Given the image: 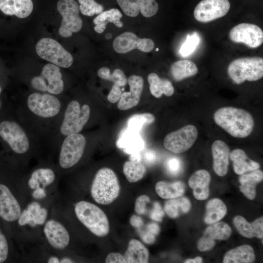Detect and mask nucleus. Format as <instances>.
<instances>
[{"label":"nucleus","mask_w":263,"mask_h":263,"mask_svg":"<svg viewBox=\"0 0 263 263\" xmlns=\"http://www.w3.org/2000/svg\"><path fill=\"white\" fill-rule=\"evenodd\" d=\"M61 174L57 168L41 164L23 175L22 184L27 200L55 204L60 197L58 184Z\"/></svg>","instance_id":"f257e3e1"},{"label":"nucleus","mask_w":263,"mask_h":263,"mask_svg":"<svg viewBox=\"0 0 263 263\" xmlns=\"http://www.w3.org/2000/svg\"><path fill=\"white\" fill-rule=\"evenodd\" d=\"M54 204L27 201L17 221L13 236L20 245L41 239L43 225Z\"/></svg>","instance_id":"f03ea898"},{"label":"nucleus","mask_w":263,"mask_h":263,"mask_svg":"<svg viewBox=\"0 0 263 263\" xmlns=\"http://www.w3.org/2000/svg\"><path fill=\"white\" fill-rule=\"evenodd\" d=\"M21 175L12 185L0 182V219L9 225L13 236L17 221L27 202Z\"/></svg>","instance_id":"7ed1b4c3"},{"label":"nucleus","mask_w":263,"mask_h":263,"mask_svg":"<svg viewBox=\"0 0 263 263\" xmlns=\"http://www.w3.org/2000/svg\"><path fill=\"white\" fill-rule=\"evenodd\" d=\"M56 202L43 225L41 239L50 249L57 252L67 253L70 246L71 235L66 224V218Z\"/></svg>","instance_id":"20e7f679"},{"label":"nucleus","mask_w":263,"mask_h":263,"mask_svg":"<svg viewBox=\"0 0 263 263\" xmlns=\"http://www.w3.org/2000/svg\"><path fill=\"white\" fill-rule=\"evenodd\" d=\"M216 124L231 136L244 138L249 135L254 127L252 115L247 111L233 107H225L214 114Z\"/></svg>","instance_id":"39448f33"},{"label":"nucleus","mask_w":263,"mask_h":263,"mask_svg":"<svg viewBox=\"0 0 263 263\" xmlns=\"http://www.w3.org/2000/svg\"><path fill=\"white\" fill-rule=\"evenodd\" d=\"M72 211L77 221L92 234L103 237L109 234L108 219L104 212L94 204L80 200L74 204Z\"/></svg>","instance_id":"423d86ee"},{"label":"nucleus","mask_w":263,"mask_h":263,"mask_svg":"<svg viewBox=\"0 0 263 263\" xmlns=\"http://www.w3.org/2000/svg\"><path fill=\"white\" fill-rule=\"evenodd\" d=\"M120 186L115 172L108 168H102L95 173L90 192L92 199L97 204L107 205L113 203L119 196Z\"/></svg>","instance_id":"0eeeda50"},{"label":"nucleus","mask_w":263,"mask_h":263,"mask_svg":"<svg viewBox=\"0 0 263 263\" xmlns=\"http://www.w3.org/2000/svg\"><path fill=\"white\" fill-rule=\"evenodd\" d=\"M86 144L85 136L80 133L66 136L60 147L56 166L60 174L80 162L83 156Z\"/></svg>","instance_id":"6e6552de"},{"label":"nucleus","mask_w":263,"mask_h":263,"mask_svg":"<svg viewBox=\"0 0 263 263\" xmlns=\"http://www.w3.org/2000/svg\"><path fill=\"white\" fill-rule=\"evenodd\" d=\"M227 73L236 84H240L246 80L257 81L263 76V59L258 56L235 59L229 64Z\"/></svg>","instance_id":"1a4fd4ad"},{"label":"nucleus","mask_w":263,"mask_h":263,"mask_svg":"<svg viewBox=\"0 0 263 263\" xmlns=\"http://www.w3.org/2000/svg\"><path fill=\"white\" fill-rule=\"evenodd\" d=\"M0 136L16 154L21 157V160L28 156L30 149L29 139L18 123L7 120L0 122Z\"/></svg>","instance_id":"9d476101"},{"label":"nucleus","mask_w":263,"mask_h":263,"mask_svg":"<svg viewBox=\"0 0 263 263\" xmlns=\"http://www.w3.org/2000/svg\"><path fill=\"white\" fill-rule=\"evenodd\" d=\"M90 113L88 105L83 104L81 106L77 101H70L65 111L60 127V133L64 136L80 133L88 122Z\"/></svg>","instance_id":"9b49d317"},{"label":"nucleus","mask_w":263,"mask_h":263,"mask_svg":"<svg viewBox=\"0 0 263 263\" xmlns=\"http://www.w3.org/2000/svg\"><path fill=\"white\" fill-rule=\"evenodd\" d=\"M36 50L41 58L62 68L70 67L73 62L71 54L56 40L42 38L36 44Z\"/></svg>","instance_id":"f8f14e48"},{"label":"nucleus","mask_w":263,"mask_h":263,"mask_svg":"<svg viewBox=\"0 0 263 263\" xmlns=\"http://www.w3.org/2000/svg\"><path fill=\"white\" fill-rule=\"evenodd\" d=\"M32 87L37 91L58 94L64 89V82L59 67L49 63L42 68L38 76L34 77L31 81Z\"/></svg>","instance_id":"ddd939ff"},{"label":"nucleus","mask_w":263,"mask_h":263,"mask_svg":"<svg viewBox=\"0 0 263 263\" xmlns=\"http://www.w3.org/2000/svg\"><path fill=\"white\" fill-rule=\"evenodd\" d=\"M57 9L62 17L59 34L62 37H71L73 33L79 32L82 26L79 16V5L75 0H59Z\"/></svg>","instance_id":"4468645a"},{"label":"nucleus","mask_w":263,"mask_h":263,"mask_svg":"<svg viewBox=\"0 0 263 263\" xmlns=\"http://www.w3.org/2000/svg\"><path fill=\"white\" fill-rule=\"evenodd\" d=\"M27 106L34 115L42 118L56 116L61 108L60 100L49 93H34L27 99Z\"/></svg>","instance_id":"2eb2a0df"},{"label":"nucleus","mask_w":263,"mask_h":263,"mask_svg":"<svg viewBox=\"0 0 263 263\" xmlns=\"http://www.w3.org/2000/svg\"><path fill=\"white\" fill-rule=\"evenodd\" d=\"M196 128L192 125H186L167 134L163 144L168 150L175 153H180L190 149L198 137Z\"/></svg>","instance_id":"dca6fc26"},{"label":"nucleus","mask_w":263,"mask_h":263,"mask_svg":"<svg viewBox=\"0 0 263 263\" xmlns=\"http://www.w3.org/2000/svg\"><path fill=\"white\" fill-rule=\"evenodd\" d=\"M229 0H201L195 6L193 15L202 23H207L225 16L229 11Z\"/></svg>","instance_id":"f3484780"},{"label":"nucleus","mask_w":263,"mask_h":263,"mask_svg":"<svg viewBox=\"0 0 263 263\" xmlns=\"http://www.w3.org/2000/svg\"><path fill=\"white\" fill-rule=\"evenodd\" d=\"M229 38L234 43H242L250 48H256L263 42V31L257 25L242 23L231 29Z\"/></svg>","instance_id":"a211bd4d"},{"label":"nucleus","mask_w":263,"mask_h":263,"mask_svg":"<svg viewBox=\"0 0 263 263\" xmlns=\"http://www.w3.org/2000/svg\"><path fill=\"white\" fill-rule=\"evenodd\" d=\"M130 92H123L118 101L117 108L120 110H127L139 103L144 87V80L139 75H132L127 80Z\"/></svg>","instance_id":"6ab92c4d"},{"label":"nucleus","mask_w":263,"mask_h":263,"mask_svg":"<svg viewBox=\"0 0 263 263\" xmlns=\"http://www.w3.org/2000/svg\"><path fill=\"white\" fill-rule=\"evenodd\" d=\"M146 46V38H140L130 32L123 33L113 42L114 50L120 54L127 53L135 49L144 52Z\"/></svg>","instance_id":"aec40b11"},{"label":"nucleus","mask_w":263,"mask_h":263,"mask_svg":"<svg viewBox=\"0 0 263 263\" xmlns=\"http://www.w3.org/2000/svg\"><path fill=\"white\" fill-rule=\"evenodd\" d=\"M213 158V169L220 176L225 175L228 171V159L230 154L229 147L224 141H215L211 146Z\"/></svg>","instance_id":"412c9836"},{"label":"nucleus","mask_w":263,"mask_h":263,"mask_svg":"<svg viewBox=\"0 0 263 263\" xmlns=\"http://www.w3.org/2000/svg\"><path fill=\"white\" fill-rule=\"evenodd\" d=\"M210 182V174L206 170H197L191 176L188 185L193 189V194L196 199L204 200L208 198Z\"/></svg>","instance_id":"4be33fe9"},{"label":"nucleus","mask_w":263,"mask_h":263,"mask_svg":"<svg viewBox=\"0 0 263 263\" xmlns=\"http://www.w3.org/2000/svg\"><path fill=\"white\" fill-rule=\"evenodd\" d=\"M33 9L32 0H0V10L7 15L25 18L31 14Z\"/></svg>","instance_id":"5701e85b"},{"label":"nucleus","mask_w":263,"mask_h":263,"mask_svg":"<svg viewBox=\"0 0 263 263\" xmlns=\"http://www.w3.org/2000/svg\"><path fill=\"white\" fill-rule=\"evenodd\" d=\"M233 223L237 231L242 236L248 238L254 237L260 239L263 238V217L256 219L250 223L243 217L238 215L234 218Z\"/></svg>","instance_id":"b1692460"},{"label":"nucleus","mask_w":263,"mask_h":263,"mask_svg":"<svg viewBox=\"0 0 263 263\" xmlns=\"http://www.w3.org/2000/svg\"><path fill=\"white\" fill-rule=\"evenodd\" d=\"M263 179V172L258 169L240 177V191L249 200H253L256 195V186Z\"/></svg>","instance_id":"393cba45"},{"label":"nucleus","mask_w":263,"mask_h":263,"mask_svg":"<svg viewBox=\"0 0 263 263\" xmlns=\"http://www.w3.org/2000/svg\"><path fill=\"white\" fill-rule=\"evenodd\" d=\"M229 156L233 161L234 170L237 174H243L247 171L257 169L260 167L258 163L249 158L242 149L233 150Z\"/></svg>","instance_id":"a878e982"},{"label":"nucleus","mask_w":263,"mask_h":263,"mask_svg":"<svg viewBox=\"0 0 263 263\" xmlns=\"http://www.w3.org/2000/svg\"><path fill=\"white\" fill-rule=\"evenodd\" d=\"M123 256L128 263H147L149 261V252L140 241L132 239L129 242Z\"/></svg>","instance_id":"bb28decb"},{"label":"nucleus","mask_w":263,"mask_h":263,"mask_svg":"<svg viewBox=\"0 0 263 263\" xmlns=\"http://www.w3.org/2000/svg\"><path fill=\"white\" fill-rule=\"evenodd\" d=\"M255 256L253 248L249 245H240L228 251L225 255L224 263H250Z\"/></svg>","instance_id":"cd10ccee"},{"label":"nucleus","mask_w":263,"mask_h":263,"mask_svg":"<svg viewBox=\"0 0 263 263\" xmlns=\"http://www.w3.org/2000/svg\"><path fill=\"white\" fill-rule=\"evenodd\" d=\"M150 90L151 94L156 98H160L164 94L170 96L174 92L171 82L166 78H161L155 73H152L148 76Z\"/></svg>","instance_id":"c85d7f7f"},{"label":"nucleus","mask_w":263,"mask_h":263,"mask_svg":"<svg viewBox=\"0 0 263 263\" xmlns=\"http://www.w3.org/2000/svg\"><path fill=\"white\" fill-rule=\"evenodd\" d=\"M155 191L162 198L173 199L183 195L185 191V185L180 181L172 183L160 181L155 185Z\"/></svg>","instance_id":"c756f323"},{"label":"nucleus","mask_w":263,"mask_h":263,"mask_svg":"<svg viewBox=\"0 0 263 263\" xmlns=\"http://www.w3.org/2000/svg\"><path fill=\"white\" fill-rule=\"evenodd\" d=\"M196 65L189 60H180L173 63L170 66V73L177 81L192 76L198 73Z\"/></svg>","instance_id":"7c9ffc66"},{"label":"nucleus","mask_w":263,"mask_h":263,"mask_svg":"<svg viewBox=\"0 0 263 263\" xmlns=\"http://www.w3.org/2000/svg\"><path fill=\"white\" fill-rule=\"evenodd\" d=\"M226 207L220 199L214 198L206 205V213L204 221L207 224H212L221 220L226 214Z\"/></svg>","instance_id":"2f4dec72"},{"label":"nucleus","mask_w":263,"mask_h":263,"mask_svg":"<svg viewBox=\"0 0 263 263\" xmlns=\"http://www.w3.org/2000/svg\"><path fill=\"white\" fill-rule=\"evenodd\" d=\"M191 208L189 200L185 197L170 199L166 202L164 210L171 218H176L182 213L188 212Z\"/></svg>","instance_id":"473e14b6"},{"label":"nucleus","mask_w":263,"mask_h":263,"mask_svg":"<svg viewBox=\"0 0 263 263\" xmlns=\"http://www.w3.org/2000/svg\"><path fill=\"white\" fill-rule=\"evenodd\" d=\"M117 145L119 148H125L128 152L133 153L143 149L144 143L137 132L128 130L121 135Z\"/></svg>","instance_id":"72a5a7b5"},{"label":"nucleus","mask_w":263,"mask_h":263,"mask_svg":"<svg viewBox=\"0 0 263 263\" xmlns=\"http://www.w3.org/2000/svg\"><path fill=\"white\" fill-rule=\"evenodd\" d=\"M231 234V229L227 224L216 222L207 228L203 237L215 244L214 240H226Z\"/></svg>","instance_id":"f704fd0d"},{"label":"nucleus","mask_w":263,"mask_h":263,"mask_svg":"<svg viewBox=\"0 0 263 263\" xmlns=\"http://www.w3.org/2000/svg\"><path fill=\"white\" fill-rule=\"evenodd\" d=\"M13 258L18 260L19 259V254L13 248L7 233L0 225V263L6 262Z\"/></svg>","instance_id":"c9c22d12"},{"label":"nucleus","mask_w":263,"mask_h":263,"mask_svg":"<svg viewBox=\"0 0 263 263\" xmlns=\"http://www.w3.org/2000/svg\"><path fill=\"white\" fill-rule=\"evenodd\" d=\"M123 171L129 182L135 183L140 180L144 176L146 169L141 162L130 160L124 164Z\"/></svg>","instance_id":"e433bc0d"},{"label":"nucleus","mask_w":263,"mask_h":263,"mask_svg":"<svg viewBox=\"0 0 263 263\" xmlns=\"http://www.w3.org/2000/svg\"><path fill=\"white\" fill-rule=\"evenodd\" d=\"M122 17V14L117 8H111L109 10L103 11L98 14L94 20V23L96 24H102L106 26L108 23H113L116 27L121 28L123 27V23L120 20Z\"/></svg>","instance_id":"4c0bfd02"},{"label":"nucleus","mask_w":263,"mask_h":263,"mask_svg":"<svg viewBox=\"0 0 263 263\" xmlns=\"http://www.w3.org/2000/svg\"><path fill=\"white\" fill-rule=\"evenodd\" d=\"M155 120L154 116L148 113L136 114L131 116L127 122L128 130L135 132H139L145 125L151 124Z\"/></svg>","instance_id":"58836bf2"},{"label":"nucleus","mask_w":263,"mask_h":263,"mask_svg":"<svg viewBox=\"0 0 263 263\" xmlns=\"http://www.w3.org/2000/svg\"><path fill=\"white\" fill-rule=\"evenodd\" d=\"M97 75L100 78L113 81L114 84L121 87L125 86L127 82L125 75L119 69H115L113 73L111 74L110 70L108 67H103L98 70Z\"/></svg>","instance_id":"ea45409f"},{"label":"nucleus","mask_w":263,"mask_h":263,"mask_svg":"<svg viewBox=\"0 0 263 263\" xmlns=\"http://www.w3.org/2000/svg\"><path fill=\"white\" fill-rule=\"evenodd\" d=\"M80 5L81 13L87 16H93L102 13L104 9L103 5L97 3L94 0H77Z\"/></svg>","instance_id":"a19ab883"},{"label":"nucleus","mask_w":263,"mask_h":263,"mask_svg":"<svg viewBox=\"0 0 263 263\" xmlns=\"http://www.w3.org/2000/svg\"><path fill=\"white\" fill-rule=\"evenodd\" d=\"M119 7L128 16L135 17L139 13L140 0H116Z\"/></svg>","instance_id":"79ce46f5"},{"label":"nucleus","mask_w":263,"mask_h":263,"mask_svg":"<svg viewBox=\"0 0 263 263\" xmlns=\"http://www.w3.org/2000/svg\"><path fill=\"white\" fill-rule=\"evenodd\" d=\"M200 38L196 33L188 34L185 43L181 46L180 53L183 56H188L196 49L199 44Z\"/></svg>","instance_id":"37998d69"},{"label":"nucleus","mask_w":263,"mask_h":263,"mask_svg":"<svg viewBox=\"0 0 263 263\" xmlns=\"http://www.w3.org/2000/svg\"><path fill=\"white\" fill-rule=\"evenodd\" d=\"M139 12L145 17H151L157 13L159 4L156 0H140Z\"/></svg>","instance_id":"c03bdc74"},{"label":"nucleus","mask_w":263,"mask_h":263,"mask_svg":"<svg viewBox=\"0 0 263 263\" xmlns=\"http://www.w3.org/2000/svg\"><path fill=\"white\" fill-rule=\"evenodd\" d=\"M150 202V198L146 195L138 196L135 202L134 210L138 214H144L146 212V205Z\"/></svg>","instance_id":"a18cd8bd"},{"label":"nucleus","mask_w":263,"mask_h":263,"mask_svg":"<svg viewBox=\"0 0 263 263\" xmlns=\"http://www.w3.org/2000/svg\"><path fill=\"white\" fill-rule=\"evenodd\" d=\"M121 87L116 84H113L107 96V99L110 102L115 103L119 101L123 91L124 90V89Z\"/></svg>","instance_id":"49530a36"},{"label":"nucleus","mask_w":263,"mask_h":263,"mask_svg":"<svg viewBox=\"0 0 263 263\" xmlns=\"http://www.w3.org/2000/svg\"><path fill=\"white\" fill-rule=\"evenodd\" d=\"M168 171L173 175L177 174L181 169V164L180 160L176 157H172L168 159L166 163Z\"/></svg>","instance_id":"de8ad7c7"},{"label":"nucleus","mask_w":263,"mask_h":263,"mask_svg":"<svg viewBox=\"0 0 263 263\" xmlns=\"http://www.w3.org/2000/svg\"><path fill=\"white\" fill-rule=\"evenodd\" d=\"M164 216V212L160 204L154 202L153 207L150 214V218L153 220L161 222Z\"/></svg>","instance_id":"09e8293b"},{"label":"nucleus","mask_w":263,"mask_h":263,"mask_svg":"<svg viewBox=\"0 0 263 263\" xmlns=\"http://www.w3.org/2000/svg\"><path fill=\"white\" fill-rule=\"evenodd\" d=\"M106 263H126L124 256L117 252L109 253L105 259Z\"/></svg>","instance_id":"8fccbe9b"},{"label":"nucleus","mask_w":263,"mask_h":263,"mask_svg":"<svg viewBox=\"0 0 263 263\" xmlns=\"http://www.w3.org/2000/svg\"><path fill=\"white\" fill-rule=\"evenodd\" d=\"M140 237L143 241L148 244H152L155 240V235L148 231L140 234Z\"/></svg>","instance_id":"3c124183"},{"label":"nucleus","mask_w":263,"mask_h":263,"mask_svg":"<svg viewBox=\"0 0 263 263\" xmlns=\"http://www.w3.org/2000/svg\"><path fill=\"white\" fill-rule=\"evenodd\" d=\"M130 223L133 227L139 228L143 226L144 222L140 217L136 215H133L130 219Z\"/></svg>","instance_id":"603ef678"},{"label":"nucleus","mask_w":263,"mask_h":263,"mask_svg":"<svg viewBox=\"0 0 263 263\" xmlns=\"http://www.w3.org/2000/svg\"><path fill=\"white\" fill-rule=\"evenodd\" d=\"M147 228L149 232L154 234L155 236L158 235L160 232L159 225L155 223L149 224L147 225Z\"/></svg>","instance_id":"864d4df0"},{"label":"nucleus","mask_w":263,"mask_h":263,"mask_svg":"<svg viewBox=\"0 0 263 263\" xmlns=\"http://www.w3.org/2000/svg\"><path fill=\"white\" fill-rule=\"evenodd\" d=\"M144 159L149 163H153L156 160V154L152 151H147L144 154Z\"/></svg>","instance_id":"5fc2aeb1"},{"label":"nucleus","mask_w":263,"mask_h":263,"mask_svg":"<svg viewBox=\"0 0 263 263\" xmlns=\"http://www.w3.org/2000/svg\"><path fill=\"white\" fill-rule=\"evenodd\" d=\"M106 26L102 24H96L94 27V31L98 33H102L106 29Z\"/></svg>","instance_id":"6e6d98bb"},{"label":"nucleus","mask_w":263,"mask_h":263,"mask_svg":"<svg viewBox=\"0 0 263 263\" xmlns=\"http://www.w3.org/2000/svg\"><path fill=\"white\" fill-rule=\"evenodd\" d=\"M202 258L200 257H197L193 259H188L186 260L185 263H202Z\"/></svg>","instance_id":"4d7b16f0"},{"label":"nucleus","mask_w":263,"mask_h":263,"mask_svg":"<svg viewBox=\"0 0 263 263\" xmlns=\"http://www.w3.org/2000/svg\"><path fill=\"white\" fill-rule=\"evenodd\" d=\"M105 37L106 39H109L112 37V35L111 33H108L105 35Z\"/></svg>","instance_id":"13d9d810"},{"label":"nucleus","mask_w":263,"mask_h":263,"mask_svg":"<svg viewBox=\"0 0 263 263\" xmlns=\"http://www.w3.org/2000/svg\"><path fill=\"white\" fill-rule=\"evenodd\" d=\"M1 87H0V94L1 93ZM0 107H1V103H0Z\"/></svg>","instance_id":"bf43d9fd"},{"label":"nucleus","mask_w":263,"mask_h":263,"mask_svg":"<svg viewBox=\"0 0 263 263\" xmlns=\"http://www.w3.org/2000/svg\"><path fill=\"white\" fill-rule=\"evenodd\" d=\"M155 50H156V51H158V48H156Z\"/></svg>","instance_id":"052dcab7"}]
</instances>
